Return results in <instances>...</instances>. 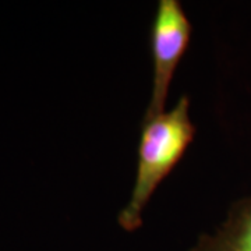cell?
Masks as SVG:
<instances>
[{"instance_id": "obj_3", "label": "cell", "mask_w": 251, "mask_h": 251, "mask_svg": "<svg viewBox=\"0 0 251 251\" xmlns=\"http://www.w3.org/2000/svg\"><path fill=\"white\" fill-rule=\"evenodd\" d=\"M188 251H251V196L237 200L214 233H204Z\"/></svg>"}, {"instance_id": "obj_2", "label": "cell", "mask_w": 251, "mask_h": 251, "mask_svg": "<svg viewBox=\"0 0 251 251\" xmlns=\"http://www.w3.org/2000/svg\"><path fill=\"white\" fill-rule=\"evenodd\" d=\"M193 27L179 0H159L151 24L152 88L144 119L165 112L172 81L187 52Z\"/></svg>"}, {"instance_id": "obj_1", "label": "cell", "mask_w": 251, "mask_h": 251, "mask_svg": "<svg viewBox=\"0 0 251 251\" xmlns=\"http://www.w3.org/2000/svg\"><path fill=\"white\" fill-rule=\"evenodd\" d=\"M194 135L196 126L190 117L187 95H183L171 110L143 119L134 184L127 204L117 215V224L123 230L135 232L141 227L145 206L183 159Z\"/></svg>"}]
</instances>
